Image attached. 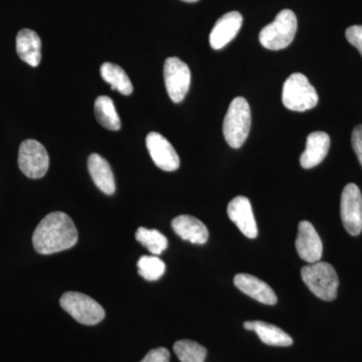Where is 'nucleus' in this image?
<instances>
[{"label": "nucleus", "instance_id": "f257e3e1", "mask_svg": "<svg viewBox=\"0 0 362 362\" xmlns=\"http://www.w3.org/2000/svg\"><path fill=\"white\" fill-rule=\"evenodd\" d=\"M78 230L65 213L54 211L45 216L33 235V245L40 255L66 251L77 244Z\"/></svg>", "mask_w": 362, "mask_h": 362}, {"label": "nucleus", "instance_id": "f03ea898", "mask_svg": "<svg viewBox=\"0 0 362 362\" xmlns=\"http://www.w3.org/2000/svg\"><path fill=\"white\" fill-rule=\"evenodd\" d=\"M304 284L319 299L333 301L337 299L339 279L335 269L326 262H317L301 270Z\"/></svg>", "mask_w": 362, "mask_h": 362}, {"label": "nucleus", "instance_id": "7ed1b4c3", "mask_svg": "<svg viewBox=\"0 0 362 362\" xmlns=\"http://www.w3.org/2000/svg\"><path fill=\"white\" fill-rule=\"evenodd\" d=\"M251 109L247 100L237 97L233 100L223 120V136L233 148H240L246 141L251 129Z\"/></svg>", "mask_w": 362, "mask_h": 362}, {"label": "nucleus", "instance_id": "20e7f679", "mask_svg": "<svg viewBox=\"0 0 362 362\" xmlns=\"http://www.w3.org/2000/svg\"><path fill=\"white\" fill-rule=\"evenodd\" d=\"M298 28L297 18L290 9L280 11L275 21L266 25L259 35V42L266 49L279 51L291 45Z\"/></svg>", "mask_w": 362, "mask_h": 362}, {"label": "nucleus", "instance_id": "39448f33", "mask_svg": "<svg viewBox=\"0 0 362 362\" xmlns=\"http://www.w3.org/2000/svg\"><path fill=\"white\" fill-rule=\"evenodd\" d=\"M318 94L306 76L295 73L283 86L282 102L286 108L295 112L311 110L318 104Z\"/></svg>", "mask_w": 362, "mask_h": 362}, {"label": "nucleus", "instance_id": "423d86ee", "mask_svg": "<svg viewBox=\"0 0 362 362\" xmlns=\"http://www.w3.org/2000/svg\"><path fill=\"white\" fill-rule=\"evenodd\" d=\"M62 308L77 322L96 325L105 318V310L93 298L78 292H66L59 300Z\"/></svg>", "mask_w": 362, "mask_h": 362}, {"label": "nucleus", "instance_id": "0eeeda50", "mask_svg": "<svg viewBox=\"0 0 362 362\" xmlns=\"http://www.w3.org/2000/svg\"><path fill=\"white\" fill-rule=\"evenodd\" d=\"M18 166L21 173L28 178L39 180L44 177L49 168V157L44 145L33 139L21 143Z\"/></svg>", "mask_w": 362, "mask_h": 362}, {"label": "nucleus", "instance_id": "6e6552de", "mask_svg": "<svg viewBox=\"0 0 362 362\" xmlns=\"http://www.w3.org/2000/svg\"><path fill=\"white\" fill-rule=\"evenodd\" d=\"M164 82L169 98L175 103H180L189 90L192 74L185 62L171 57L164 63Z\"/></svg>", "mask_w": 362, "mask_h": 362}, {"label": "nucleus", "instance_id": "1a4fd4ad", "mask_svg": "<svg viewBox=\"0 0 362 362\" xmlns=\"http://www.w3.org/2000/svg\"><path fill=\"white\" fill-rule=\"evenodd\" d=\"M340 214L345 230L349 235H361L362 230V194L354 183H349L343 189Z\"/></svg>", "mask_w": 362, "mask_h": 362}, {"label": "nucleus", "instance_id": "9d476101", "mask_svg": "<svg viewBox=\"0 0 362 362\" xmlns=\"http://www.w3.org/2000/svg\"><path fill=\"white\" fill-rule=\"evenodd\" d=\"M146 146L157 168L168 173L180 168V156L164 136L157 132H150L146 137Z\"/></svg>", "mask_w": 362, "mask_h": 362}, {"label": "nucleus", "instance_id": "9b49d317", "mask_svg": "<svg viewBox=\"0 0 362 362\" xmlns=\"http://www.w3.org/2000/svg\"><path fill=\"white\" fill-rule=\"evenodd\" d=\"M296 250L300 258L309 264L317 263L322 258V240L309 221H301L298 226Z\"/></svg>", "mask_w": 362, "mask_h": 362}, {"label": "nucleus", "instance_id": "f8f14e48", "mask_svg": "<svg viewBox=\"0 0 362 362\" xmlns=\"http://www.w3.org/2000/svg\"><path fill=\"white\" fill-rule=\"evenodd\" d=\"M228 216L247 238L256 239L258 235V226L249 199L237 197L232 199L228 206Z\"/></svg>", "mask_w": 362, "mask_h": 362}, {"label": "nucleus", "instance_id": "ddd939ff", "mask_svg": "<svg viewBox=\"0 0 362 362\" xmlns=\"http://www.w3.org/2000/svg\"><path fill=\"white\" fill-rule=\"evenodd\" d=\"M243 25L242 14L238 11H230L223 14L216 21L211 35H209V44L214 49H221L226 47L228 42L235 39L240 32Z\"/></svg>", "mask_w": 362, "mask_h": 362}, {"label": "nucleus", "instance_id": "4468645a", "mask_svg": "<svg viewBox=\"0 0 362 362\" xmlns=\"http://www.w3.org/2000/svg\"><path fill=\"white\" fill-rule=\"evenodd\" d=\"M235 287L259 303L275 305L277 296L270 286L250 274H238L233 278Z\"/></svg>", "mask_w": 362, "mask_h": 362}, {"label": "nucleus", "instance_id": "2eb2a0df", "mask_svg": "<svg viewBox=\"0 0 362 362\" xmlns=\"http://www.w3.org/2000/svg\"><path fill=\"white\" fill-rule=\"evenodd\" d=\"M330 148V137L327 133L317 131L307 137L306 149L300 156V164L305 169L319 165L327 156Z\"/></svg>", "mask_w": 362, "mask_h": 362}, {"label": "nucleus", "instance_id": "dca6fc26", "mask_svg": "<svg viewBox=\"0 0 362 362\" xmlns=\"http://www.w3.org/2000/svg\"><path fill=\"white\" fill-rule=\"evenodd\" d=\"M173 230L181 239L192 244L204 245L209 240V233L206 226L202 221L192 216H176L171 223Z\"/></svg>", "mask_w": 362, "mask_h": 362}, {"label": "nucleus", "instance_id": "f3484780", "mask_svg": "<svg viewBox=\"0 0 362 362\" xmlns=\"http://www.w3.org/2000/svg\"><path fill=\"white\" fill-rule=\"evenodd\" d=\"M88 168L90 177L102 192L108 195L115 192L116 185L113 171L106 159L97 153L90 154L88 159Z\"/></svg>", "mask_w": 362, "mask_h": 362}, {"label": "nucleus", "instance_id": "a211bd4d", "mask_svg": "<svg viewBox=\"0 0 362 362\" xmlns=\"http://www.w3.org/2000/svg\"><path fill=\"white\" fill-rule=\"evenodd\" d=\"M42 40L39 35L32 30L25 28L16 37V52L18 57L28 65L37 66L42 61Z\"/></svg>", "mask_w": 362, "mask_h": 362}, {"label": "nucleus", "instance_id": "6ab92c4d", "mask_svg": "<svg viewBox=\"0 0 362 362\" xmlns=\"http://www.w3.org/2000/svg\"><path fill=\"white\" fill-rule=\"evenodd\" d=\"M245 329L254 331L259 339L271 346L287 347L293 344L292 337L284 330L263 321H247L244 323Z\"/></svg>", "mask_w": 362, "mask_h": 362}, {"label": "nucleus", "instance_id": "aec40b11", "mask_svg": "<svg viewBox=\"0 0 362 362\" xmlns=\"http://www.w3.org/2000/svg\"><path fill=\"white\" fill-rule=\"evenodd\" d=\"M101 77L105 82L111 85L112 89L118 90L124 96L133 93V85L126 71L116 64L104 63L100 69Z\"/></svg>", "mask_w": 362, "mask_h": 362}, {"label": "nucleus", "instance_id": "412c9836", "mask_svg": "<svg viewBox=\"0 0 362 362\" xmlns=\"http://www.w3.org/2000/svg\"><path fill=\"white\" fill-rule=\"evenodd\" d=\"M94 110L98 122L101 124L104 128L112 131L120 129V117H119L115 105L110 97H98L95 101Z\"/></svg>", "mask_w": 362, "mask_h": 362}, {"label": "nucleus", "instance_id": "4be33fe9", "mask_svg": "<svg viewBox=\"0 0 362 362\" xmlns=\"http://www.w3.org/2000/svg\"><path fill=\"white\" fill-rule=\"evenodd\" d=\"M135 238L153 256L161 255L168 247V240L157 230H148L141 226L136 230Z\"/></svg>", "mask_w": 362, "mask_h": 362}, {"label": "nucleus", "instance_id": "5701e85b", "mask_svg": "<svg viewBox=\"0 0 362 362\" xmlns=\"http://www.w3.org/2000/svg\"><path fill=\"white\" fill-rule=\"evenodd\" d=\"M173 350L180 362H204L207 356L206 347L192 340H178Z\"/></svg>", "mask_w": 362, "mask_h": 362}, {"label": "nucleus", "instance_id": "b1692460", "mask_svg": "<svg viewBox=\"0 0 362 362\" xmlns=\"http://www.w3.org/2000/svg\"><path fill=\"white\" fill-rule=\"evenodd\" d=\"M138 274L145 280L157 281L165 272V264L157 256H142L137 263Z\"/></svg>", "mask_w": 362, "mask_h": 362}, {"label": "nucleus", "instance_id": "393cba45", "mask_svg": "<svg viewBox=\"0 0 362 362\" xmlns=\"http://www.w3.org/2000/svg\"><path fill=\"white\" fill-rule=\"evenodd\" d=\"M350 44L356 47L362 56V25H352L345 32Z\"/></svg>", "mask_w": 362, "mask_h": 362}, {"label": "nucleus", "instance_id": "a878e982", "mask_svg": "<svg viewBox=\"0 0 362 362\" xmlns=\"http://www.w3.org/2000/svg\"><path fill=\"white\" fill-rule=\"evenodd\" d=\"M170 354L165 347L150 350L141 362H169Z\"/></svg>", "mask_w": 362, "mask_h": 362}, {"label": "nucleus", "instance_id": "bb28decb", "mask_svg": "<svg viewBox=\"0 0 362 362\" xmlns=\"http://www.w3.org/2000/svg\"><path fill=\"white\" fill-rule=\"evenodd\" d=\"M352 147L362 166V125L356 126L352 132Z\"/></svg>", "mask_w": 362, "mask_h": 362}, {"label": "nucleus", "instance_id": "cd10ccee", "mask_svg": "<svg viewBox=\"0 0 362 362\" xmlns=\"http://www.w3.org/2000/svg\"><path fill=\"white\" fill-rule=\"evenodd\" d=\"M182 1L189 2V4H192V2L199 1V0H182Z\"/></svg>", "mask_w": 362, "mask_h": 362}]
</instances>
